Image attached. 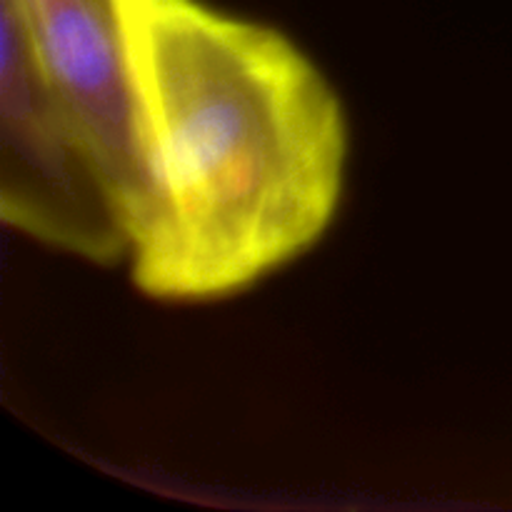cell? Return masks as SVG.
<instances>
[{
    "instance_id": "1",
    "label": "cell",
    "mask_w": 512,
    "mask_h": 512,
    "mask_svg": "<svg viewBox=\"0 0 512 512\" xmlns=\"http://www.w3.org/2000/svg\"><path fill=\"white\" fill-rule=\"evenodd\" d=\"M145 203L130 278L160 303L253 288L343 200L348 123L318 65L203 0H120Z\"/></svg>"
},
{
    "instance_id": "2",
    "label": "cell",
    "mask_w": 512,
    "mask_h": 512,
    "mask_svg": "<svg viewBox=\"0 0 512 512\" xmlns=\"http://www.w3.org/2000/svg\"><path fill=\"white\" fill-rule=\"evenodd\" d=\"M0 215L25 238L90 265L113 268L130 255L98 150L10 0H0Z\"/></svg>"
},
{
    "instance_id": "3",
    "label": "cell",
    "mask_w": 512,
    "mask_h": 512,
    "mask_svg": "<svg viewBox=\"0 0 512 512\" xmlns=\"http://www.w3.org/2000/svg\"><path fill=\"white\" fill-rule=\"evenodd\" d=\"M55 88L88 130L130 235L145 180L135 135L120 0H10Z\"/></svg>"
}]
</instances>
